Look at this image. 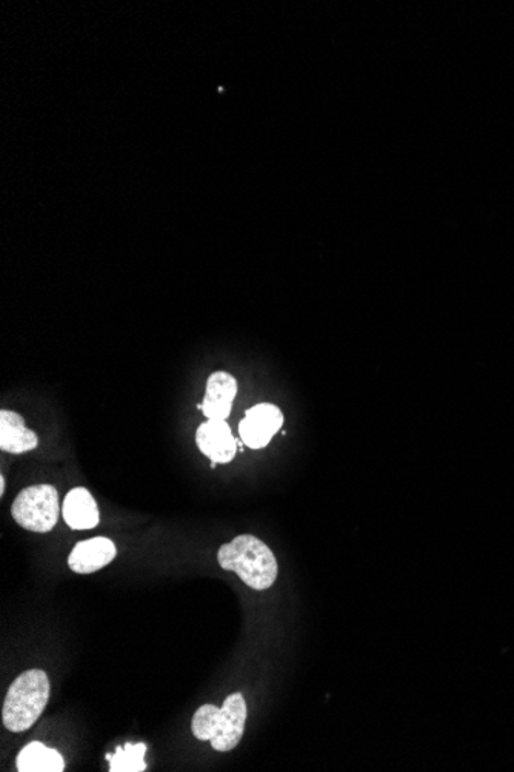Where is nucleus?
<instances>
[{
  "label": "nucleus",
  "instance_id": "1",
  "mask_svg": "<svg viewBox=\"0 0 514 772\" xmlns=\"http://www.w3.org/2000/svg\"><path fill=\"white\" fill-rule=\"evenodd\" d=\"M222 569L237 574V577L255 590H266L278 578V560L264 541L255 535L236 537L232 543L222 544L218 552Z\"/></svg>",
  "mask_w": 514,
  "mask_h": 772
},
{
  "label": "nucleus",
  "instance_id": "2",
  "mask_svg": "<svg viewBox=\"0 0 514 772\" xmlns=\"http://www.w3.org/2000/svg\"><path fill=\"white\" fill-rule=\"evenodd\" d=\"M247 703L241 692L229 695L224 705H203L196 711L191 731L196 739L210 741L219 752L233 751L244 737Z\"/></svg>",
  "mask_w": 514,
  "mask_h": 772
},
{
  "label": "nucleus",
  "instance_id": "3",
  "mask_svg": "<svg viewBox=\"0 0 514 772\" xmlns=\"http://www.w3.org/2000/svg\"><path fill=\"white\" fill-rule=\"evenodd\" d=\"M50 692V680L40 669L21 673L7 692L2 707L3 726L11 733L28 731L47 707Z\"/></svg>",
  "mask_w": 514,
  "mask_h": 772
},
{
  "label": "nucleus",
  "instance_id": "4",
  "mask_svg": "<svg viewBox=\"0 0 514 772\" xmlns=\"http://www.w3.org/2000/svg\"><path fill=\"white\" fill-rule=\"evenodd\" d=\"M59 494L50 484H36L19 492L11 515L21 528L30 532H50L59 520Z\"/></svg>",
  "mask_w": 514,
  "mask_h": 772
},
{
  "label": "nucleus",
  "instance_id": "5",
  "mask_svg": "<svg viewBox=\"0 0 514 772\" xmlns=\"http://www.w3.org/2000/svg\"><path fill=\"white\" fill-rule=\"evenodd\" d=\"M283 414L274 404H257L248 408L240 424L242 442L249 449H262L281 430Z\"/></svg>",
  "mask_w": 514,
  "mask_h": 772
},
{
  "label": "nucleus",
  "instance_id": "6",
  "mask_svg": "<svg viewBox=\"0 0 514 772\" xmlns=\"http://www.w3.org/2000/svg\"><path fill=\"white\" fill-rule=\"evenodd\" d=\"M196 445L203 456L219 464H226L236 456V440L232 427L222 419H208L196 433Z\"/></svg>",
  "mask_w": 514,
  "mask_h": 772
},
{
  "label": "nucleus",
  "instance_id": "7",
  "mask_svg": "<svg viewBox=\"0 0 514 772\" xmlns=\"http://www.w3.org/2000/svg\"><path fill=\"white\" fill-rule=\"evenodd\" d=\"M115 556V543L105 537H96L75 544L68 556V566L75 574H93L108 566Z\"/></svg>",
  "mask_w": 514,
  "mask_h": 772
},
{
  "label": "nucleus",
  "instance_id": "8",
  "mask_svg": "<svg viewBox=\"0 0 514 772\" xmlns=\"http://www.w3.org/2000/svg\"><path fill=\"white\" fill-rule=\"evenodd\" d=\"M237 395V381L233 375L217 372L207 381L206 396L202 401V412L208 419L225 422L232 414L233 401Z\"/></svg>",
  "mask_w": 514,
  "mask_h": 772
},
{
  "label": "nucleus",
  "instance_id": "9",
  "mask_svg": "<svg viewBox=\"0 0 514 772\" xmlns=\"http://www.w3.org/2000/svg\"><path fill=\"white\" fill-rule=\"evenodd\" d=\"M66 523L74 531H89L100 525V509L96 499L83 487L68 492L62 506Z\"/></svg>",
  "mask_w": 514,
  "mask_h": 772
},
{
  "label": "nucleus",
  "instance_id": "10",
  "mask_svg": "<svg viewBox=\"0 0 514 772\" xmlns=\"http://www.w3.org/2000/svg\"><path fill=\"white\" fill-rule=\"evenodd\" d=\"M39 445V438L33 430L26 429L24 418L16 412H0V449L3 452L21 453L30 452Z\"/></svg>",
  "mask_w": 514,
  "mask_h": 772
},
{
  "label": "nucleus",
  "instance_id": "11",
  "mask_svg": "<svg viewBox=\"0 0 514 772\" xmlns=\"http://www.w3.org/2000/svg\"><path fill=\"white\" fill-rule=\"evenodd\" d=\"M21 772H62L66 768L63 757L56 749L47 748L39 741L26 745L16 760Z\"/></svg>",
  "mask_w": 514,
  "mask_h": 772
},
{
  "label": "nucleus",
  "instance_id": "12",
  "mask_svg": "<svg viewBox=\"0 0 514 772\" xmlns=\"http://www.w3.org/2000/svg\"><path fill=\"white\" fill-rule=\"evenodd\" d=\"M147 745L138 744L125 745V748H117L115 756H107L109 760V771L112 772H142L147 770L145 757Z\"/></svg>",
  "mask_w": 514,
  "mask_h": 772
},
{
  "label": "nucleus",
  "instance_id": "13",
  "mask_svg": "<svg viewBox=\"0 0 514 772\" xmlns=\"http://www.w3.org/2000/svg\"><path fill=\"white\" fill-rule=\"evenodd\" d=\"M3 492H5V479H3V475L0 476V494L3 495Z\"/></svg>",
  "mask_w": 514,
  "mask_h": 772
}]
</instances>
